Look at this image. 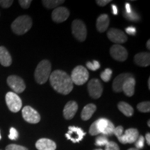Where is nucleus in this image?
I'll list each match as a JSON object with an SVG mask.
<instances>
[{
  "mask_svg": "<svg viewBox=\"0 0 150 150\" xmlns=\"http://www.w3.org/2000/svg\"><path fill=\"white\" fill-rule=\"evenodd\" d=\"M139 136V133L136 129L131 128L125 131V133L120 137L117 138L120 142L122 144L134 143L138 139Z\"/></svg>",
  "mask_w": 150,
  "mask_h": 150,
  "instance_id": "ddd939ff",
  "label": "nucleus"
},
{
  "mask_svg": "<svg viewBox=\"0 0 150 150\" xmlns=\"http://www.w3.org/2000/svg\"><path fill=\"white\" fill-rule=\"evenodd\" d=\"M110 2H111L110 0H97L96 1L97 4L99 5V6H105Z\"/></svg>",
  "mask_w": 150,
  "mask_h": 150,
  "instance_id": "a19ab883",
  "label": "nucleus"
},
{
  "mask_svg": "<svg viewBox=\"0 0 150 150\" xmlns=\"http://www.w3.org/2000/svg\"><path fill=\"white\" fill-rule=\"evenodd\" d=\"M109 142L108 141V137L106 136H104V135H101V136H97L95 139V145L97 146H106V144Z\"/></svg>",
  "mask_w": 150,
  "mask_h": 150,
  "instance_id": "bb28decb",
  "label": "nucleus"
},
{
  "mask_svg": "<svg viewBox=\"0 0 150 150\" xmlns=\"http://www.w3.org/2000/svg\"><path fill=\"white\" fill-rule=\"evenodd\" d=\"M97 106L96 105L93 104H88L84 106V108L82 110L81 114V117L84 121L88 120L91 118L92 116L94 114V112L96 111Z\"/></svg>",
  "mask_w": 150,
  "mask_h": 150,
  "instance_id": "4be33fe9",
  "label": "nucleus"
},
{
  "mask_svg": "<svg viewBox=\"0 0 150 150\" xmlns=\"http://www.w3.org/2000/svg\"><path fill=\"white\" fill-rule=\"evenodd\" d=\"M134 62L140 67H147L150 65V54L147 52H140L134 56Z\"/></svg>",
  "mask_w": 150,
  "mask_h": 150,
  "instance_id": "aec40b11",
  "label": "nucleus"
},
{
  "mask_svg": "<svg viewBox=\"0 0 150 150\" xmlns=\"http://www.w3.org/2000/svg\"><path fill=\"white\" fill-rule=\"evenodd\" d=\"M124 17H125V18H127V20H131V21H133V22H138L140 20L139 16H138L137 13H136L135 12H134V11H132L131 13H129V14L125 13H124Z\"/></svg>",
  "mask_w": 150,
  "mask_h": 150,
  "instance_id": "c756f323",
  "label": "nucleus"
},
{
  "mask_svg": "<svg viewBox=\"0 0 150 150\" xmlns=\"http://www.w3.org/2000/svg\"><path fill=\"white\" fill-rule=\"evenodd\" d=\"M52 71L51 63L48 60H42L38 63L34 73L35 80L38 83L44 84L50 78Z\"/></svg>",
  "mask_w": 150,
  "mask_h": 150,
  "instance_id": "f03ea898",
  "label": "nucleus"
},
{
  "mask_svg": "<svg viewBox=\"0 0 150 150\" xmlns=\"http://www.w3.org/2000/svg\"><path fill=\"white\" fill-rule=\"evenodd\" d=\"M31 2H32V1H31V0H20V1H19L20 5L21 6L22 8L24 9L29 8Z\"/></svg>",
  "mask_w": 150,
  "mask_h": 150,
  "instance_id": "4c0bfd02",
  "label": "nucleus"
},
{
  "mask_svg": "<svg viewBox=\"0 0 150 150\" xmlns=\"http://www.w3.org/2000/svg\"><path fill=\"white\" fill-rule=\"evenodd\" d=\"M78 110V104L74 101H70L65 104L63 108V116L66 120H71L74 117Z\"/></svg>",
  "mask_w": 150,
  "mask_h": 150,
  "instance_id": "dca6fc26",
  "label": "nucleus"
},
{
  "mask_svg": "<svg viewBox=\"0 0 150 150\" xmlns=\"http://www.w3.org/2000/svg\"><path fill=\"white\" fill-rule=\"evenodd\" d=\"M50 81L52 87L62 95H68L74 87L70 75L62 70L54 71L50 76Z\"/></svg>",
  "mask_w": 150,
  "mask_h": 150,
  "instance_id": "f257e3e1",
  "label": "nucleus"
},
{
  "mask_svg": "<svg viewBox=\"0 0 150 150\" xmlns=\"http://www.w3.org/2000/svg\"><path fill=\"white\" fill-rule=\"evenodd\" d=\"M95 150H102V149H95Z\"/></svg>",
  "mask_w": 150,
  "mask_h": 150,
  "instance_id": "8fccbe9b",
  "label": "nucleus"
},
{
  "mask_svg": "<svg viewBox=\"0 0 150 150\" xmlns=\"http://www.w3.org/2000/svg\"><path fill=\"white\" fill-rule=\"evenodd\" d=\"M144 143H145V138L142 136H138V139L135 142V145H136V149H140L144 147Z\"/></svg>",
  "mask_w": 150,
  "mask_h": 150,
  "instance_id": "2f4dec72",
  "label": "nucleus"
},
{
  "mask_svg": "<svg viewBox=\"0 0 150 150\" xmlns=\"http://www.w3.org/2000/svg\"><path fill=\"white\" fill-rule=\"evenodd\" d=\"M136 79L133 76L128 77L125 81L122 86V92L128 97H131L134 95Z\"/></svg>",
  "mask_w": 150,
  "mask_h": 150,
  "instance_id": "a211bd4d",
  "label": "nucleus"
},
{
  "mask_svg": "<svg viewBox=\"0 0 150 150\" xmlns=\"http://www.w3.org/2000/svg\"><path fill=\"white\" fill-rule=\"evenodd\" d=\"M114 129H115V126H114L113 123L110 121L107 127H106L104 132H103L102 135H104V136H112V135L113 134Z\"/></svg>",
  "mask_w": 150,
  "mask_h": 150,
  "instance_id": "c85d7f7f",
  "label": "nucleus"
},
{
  "mask_svg": "<svg viewBox=\"0 0 150 150\" xmlns=\"http://www.w3.org/2000/svg\"><path fill=\"white\" fill-rule=\"evenodd\" d=\"M148 127H150V120L148 121Z\"/></svg>",
  "mask_w": 150,
  "mask_h": 150,
  "instance_id": "09e8293b",
  "label": "nucleus"
},
{
  "mask_svg": "<svg viewBox=\"0 0 150 150\" xmlns=\"http://www.w3.org/2000/svg\"><path fill=\"white\" fill-rule=\"evenodd\" d=\"M13 3L12 0H0V6L4 8H9Z\"/></svg>",
  "mask_w": 150,
  "mask_h": 150,
  "instance_id": "e433bc0d",
  "label": "nucleus"
},
{
  "mask_svg": "<svg viewBox=\"0 0 150 150\" xmlns=\"http://www.w3.org/2000/svg\"><path fill=\"white\" fill-rule=\"evenodd\" d=\"M72 34L79 42L85 41L87 37V29L85 24L81 20H75L72 24Z\"/></svg>",
  "mask_w": 150,
  "mask_h": 150,
  "instance_id": "423d86ee",
  "label": "nucleus"
},
{
  "mask_svg": "<svg viewBox=\"0 0 150 150\" xmlns=\"http://www.w3.org/2000/svg\"><path fill=\"white\" fill-rule=\"evenodd\" d=\"M109 18L108 15L102 14L97 19L96 28L97 31L100 33H103L108 29L109 26Z\"/></svg>",
  "mask_w": 150,
  "mask_h": 150,
  "instance_id": "6ab92c4d",
  "label": "nucleus"
},
{
  "mask_svg": "<svg viewBox=\"0 0 150 150\" xmlns=\"http://www.w3.org/2000/svg\"><path fill=\"white\" fill-rule=\"evenodd\" d=\"M112 71L111 69L110 68L105 69L104 72L101 73V75H100L101 79H102V81H104V82L109 81L110 78H111L112 76Z\"/></svg>",
  "mask_w": 150,
  "mask_h": 150,
  "instance_id": "cd10ccee",
  "label": "nucleus"
},
{
  "mask_svg": "<svg viewBox=\"0 0 150 150\" xmlns=\"http://www.w3.org/2000/svg\"><path fill=\"white\" fill-rule=\"evenodd\" d=\"M12 63V58L8 50L3 46L0 47V64L4 67L10 66Z\"/></svg>",
  "mask_w": 150,
  "mask_h": 150,
  "instance_id": "412c9836",
  "label": "nucleus"
},
{
  "mask_svg": "<svg viewBox=\"0 0 150 150\" xmlns=\"http://www.w3.org/2000/svg\"><path fill=\"white\" fill-rule=\"evenodd\" d=\"M125 11H126V13L127 14L131 13L133 11L132 9H131V5L129 3H126V4H125Z\"/></svg>",
  "mask_w": 150,
  "mask_h": 150,
  "instance_id": "79ce46f5",
  "label": "nucleus"
},
{
  "mask_svg": "<svg viewBox=\"0 0 150 150\" xmlns=\"http://www.w3.org/2000/svg\"><path fill=\"white\" fill-rule=\"evenodd\" d=\"M18 136L19 134H18V131H17L14 127H11L10 129V134H9V136H8L9 139L12 140H16L18 139Z\"/></svg>",
  "mask_w": 150,
  "mask_h": 150,
  "instance_id": "c9c22d12",
  "label": "nucleus"
},
{
  "mask_svg": "<svg viewBox=\"0 0 150 150\" xmlns=\"http://www.w3.org/2000/svg\"><path fill=\"white\" fill-rule=\"evenodd\" d=\"M137 108L142 112H149L150 111V102H140L137 105Z\"/></svg>",
  "mask_w": 150,
  "mask_h": 150,
  "instance_id": "a878e982",
  "label": "nucleus"
},
{
  "mask_svg": "<svg viewBox=\"0 0 150 150\" xmlns=\"http://www.w3.org/2000/svg\"><path fill=\"white\" fill-rule=\"evenodd\" d=\"M1 139V134H0V140Z\"/></svg>",
  "mask_w": 150,
  "mask_h": 150,
  "instance_id": "3c124183",
  "label": "nucleus"
},
{
  "mask_svg": "<svg viewBox=\"0 0 150 150\" xmlns=\"http://www.w3.org/2000/svg\"><path fill=\"white\" fill-rule=\"evenodd\" d=\"M89 134L91 135V136H97V135L99 134V132L97 129V125H96V121L94 122L92 124V125L90 127L89 129Z\"/></svg>",
  "mask_w": 150,
  "mask_h": 150,
  "instance_id": "f704fd0d",
  "label": "nucleus"
},
{
  "mask_svg": "<svg viewBox=\"0 0 150 150\" xmlns=\"http://www.w3.org/2000/svg\"><path fill=\"white\" fill-rule=\"evenodd\" d=\"M6 150H28V149L23 146L16 145V144H11V145L6 146Z\"/></svg>",
  "mask_w": 150,
  "mask_h": 150,
  "instance_id": "72a5a7b5",
  "label": "nucleus"
},
{
  "mask_svg": "<svg viewBox=\"0 0 150 150\" xmlns=\"http://www.w3.org/2000/svg\"><path fill=\"white\" fill-rule=\"evenodd\" d=\"M7 84L15 93H22L26 88L24 80L17 75H11L7 78Z\"/></svg>",
  "mask_w": 150,
  "mask_h": 150,
  "instance_id": "0eeeda50",
  "label": "nucleus"
},
{
  "mask_svg": "<svg viewBox=\"0 0 150 150\" xmlns=\"http://www.w3.org/2000/svg\"><path fill=\"white\" fill-rule=\"evenodd\" d=\"M105 150H120V147L116 142L109 141L106 145Z\"/></svg>",
  "mask_w": 150,
  "mask_h": 150,
  "instance_id": "473e14b6",
  "label": "nucleus"
},
{
  "mask_svg": "<svg viewBox=\"0 0 150 150\" xmlns=\"http://www.w3.org/2000/svg\"><path fill=\"white\" fill-rule=\"evenodd\" d=\"M127 33H128L129 35H135L136 34V29L134 27H128L126 28L125 29Z\"/></svg>",
  "mask_w": 150,
  "mask_h": 150,
  "instance_id": "ea45409f",
  "label": "nucleus"
},
{
  "mask_svg": "<svg viewBox=\"0 0 150 150\" xmlns=\"http://www.w3.org/2000/svg\"><path fill=\"white\" fill-rule=\"evenodd\" d=\"M6 103L8 109L13 112H18L22 108V99L18 96V94L13 92H8L6 95Z\"/></svg>",
  "mask_w": 150,
  "mask_h": 150,
  "instance_id": "39448f33",
  "label": "nucleus"
},
{
  "mask_svg": "<svg viewBox=\"0 0 150 150\" xmlns=\"http://www.w3.org/2000/svg\"><path fill=\"white\" fill-rule=\"evenodd\" d=\"M35 147L38 150H56V145L53 140L41 138L35 142Z\"/></svg>",
  "mask_w": 150,
  "mask_h": 150,
  "instance_id": "f3484780",
  "label": "nucleus"
},
{
  "mask_svg": "<svg viewBox=\"0 0 150 150\" xmlns=\"http://www.w3.org/2000/svg\"><path fill=\"white\" fill-rule=\"evenodd\" d=\"M110 56L113 59L117 61H125L128 57L127 50L120 45H114L110 47Z\"/></svg>",
  "mask_w": 150,
  "mask_h": 150,
  "instance_id": "9b49d317",
  "label": "nucleus"
},
{
  "mask_svg": "<svg viewBox=\"0 0 150 150\" xmlns=\"http://www.w3.org/2000/svg\"><path fill=\"white\" fill-rule=\"evenodd\" d=\"M70 77L73 83L76 86H81L88 80L89 72L85 67L78 65L72 70Z\"/></svg>",
  "mask_w": 150,
  "mask_h": 150,
  "instance_id": "20e7f679",
  "label": "nucleus"
},
{
  "mask_svg": "<svg viewBox=\"0 0 150 150\" xmlns=\"http://www.w3.org/2000/svg\"><path fill=\"white\" fill-rule=\"evenodd\" d=\"M88 91L91 97L97 99L102 96L103 87L101 82L97 79H93L88 83Z\"/></svg>",
  "mask_w": 150,
  "mask_h": 150,
  "instance_id": "1a4fd4ad",
  "label": "nucleus"
},
{
  "mask_svg": "<svg viewBox=\"0 0 150 150\" xmlns=\"http://www.w3.org/2000/svg\"><path fill=\"white\" fill-rule=\"evenodd\" d=\"M117 108L120 110V111H121L127 117H131L134 114V108L127 102H119L117 104Z\"/></svg>",
  "mask_w": 150,
  "mask_h": 150,
  "instance_id": "5701e85b",
  "label": "nucleus"
},
{
  "mask_svg": "<svg viewBox=\"0 0 150 150\" xmlns=\"http://www.w3.org/2000/svg\"><path fill=\"white\" fill-rule=\"evenodd\" d=\"M145 139H146V140H147V145H150V134H149V133H147V134H146Z\"/></svg>",
  "mask_w": 150,
  "mask_h": 150,
  "instance_id": "c03bdc74",
  "label": "nucleus"
},
{
  "mask_svg": "<svg viewBox=\"0 0 150 150\" xmlns=\"http://www.w3.org/2000/svg\"><path fill=\"white\" fill-rule=\"evenodd\" d=\"M110 120L106 118H100L96 120V125L99 134H103L105 129L107 127Z\"/></svg>",
  "mask_w": 150,
  "mask_h": 150,
  "instance_id": "393cba45",
  "label": "nucleus"
},
{
  "mask_svg": "<svg viewBox=\"0 0 150 150\" xmlns=\"http://www.w3.org/2000/svg\"><path fill=\"white\" fill-rule=\"evenodd\" d=\"M107 37L111 42L115 43V45L125 43L127 40V36L122 31L114 28H111L108 30Z\"/></svg>",
  "mask_w": 150,
  "mask_h": 150,
  "instance_id": "f8f14e48",
  "label": "nucleus"
},
{
  "mask_svg": "<svg viewBox=\"0 0 150 150\" xmlns=\"http://www.w3.org/2000/svg\"><path fill=\"white\" fill-rule=\"evenodd\" d=\"M32 27V20L29 16H21L17 18L11 24L13 32L17 35L27 33Z\"/></svg>",
  "mask_w": 150,
  "mask_h": 150,
  "instance_id": "7ed1b4c3",
  "label": "nucleus"
},
{
  "mask_svg": "<svg viewBox=\"0 0 150 150\" xmlns=\"http://www.w3.org/2000/svg\"><path fill=\"white\" fill-rule=\"evenodd\" d=\"M112 7V13L114 15H117L118 13V10H117V7L116 6L115 4H112L111 6Z\"/></svg>",
  "mask_w": 150,
  "mask_h": 150,
  "instance_id": "37998d69",
  "label": "nucleus"
},
{
  "mask_svg": "<svg viewBox=\"0 0 150 150\" xmlns=\"http://www.w3.org/2000/svg\"><path fill=\"white\" fill-rule=\"evenodd\" d=\"M86 66H87V67L89 70H91L92 71H96L100 67V64H99L98 61L94 60L93 62H87Z\"/></svg>",
  "mask_w": 150,
  "mask_h": 150,
  "instance_id": "7c9ffc66",
  "label": "nucleus"
},
{
  "mask_svg": "<svg viewBox=\"0 0 150 150\" xmlns=\"http://www.w3.org/2000/svg\"><path fill=\"white\" fill-rule=\"evenodd\" d=\"M132 76L130 73H122L116 77L112 82V90L115 93H121L122 92V86L125 81L129 76Z\"/></svg>",
  "mask_w": 150,
  "mask_h": 150,
  "instance_id": "2eb2a0df",
  "label": "nucleus"
},
{
  "mask_svg": "<svg viewBox=\"0 0 150 150\" xmlns=\"http://www.w3.org/2000/svg\"><path fill=\"white\" fill-rule=\"evenodd\" d=\"M149 43H150V40H148L147 42V47L148 50H150V45H149Z\"/></svg>",
  "mask_w": 150,
  "mask_h": 150,
  "instance_id": "a18cd8bd",
  "label": "nucleus"
},
{
  "mask_svg": "<svg viewBox=\"0 0 150 150\" xmlns=\"http://www.w3.org/2000/svg\"><path fill=\"white\" fill-rule=\"evenodd\" d=\"M124 133V128L122 126H118L117 127H115L114 129L113 134H115V136L118 138L119 137H120Z\"/></svg>",
  "mask_w": 150,
  "mask_h": 150,
  "instance_id": "58836bf2",
  "label": "nucleus"
},
{
  "mask_svg": "<svg viewBox=\"0 0 150 150\" xmlns=\"http://www.w3.org/2000/svg\"><path fill=\"white\" fill-rule=\"evenodd\" d=\"M128 150H139V149H136V148H131V149H129Z\"/></svg>",
  "mask_w": 150,
  "mask_h": 150,
  "instance_id": "de8ad7c7",
  "label": "nucleus"
},
{
  "mask_svg": "<svg viewBox=\"0 0 150 150\" xmlns=\"http://www.w3.org/2000/svg\"><path fill=\"white\" fill-rule=\"evenodd\" d=\"M65 2L63 0H43L42 1L43 6L48 9L54 8L59 7V5Z\"/></svg>",
  "mask_w": 150,
  "mask_h": 150,
  "instance_id": "b1692460",
  "label": "nucleus"
},
{
  "mask_svg": "<svg viewBox=\"0 0 150 150\" xmlns=\"http://www.w3.org/2000/svg\"><path fill=\"white\" fill-rule=\"evenodd\" d=\"M22 114L24 120L30 124H37L40 121V115L38 112L29 106H26L22 108Z\"/></svg>",
  "mask_w": 150,
  "mask_h": 150,
  "instance_id": "6e6552de",
  "label": "nucleus"
},
{
  "mask_svg": "<svg viewBox=\"0 0 150 150\" xmlns=\"http://www.w3.org/2000/svg\"><path fill=\"white\" fill-rule=\"evenodd\" d=\"M148 88L150 89V79L148 80Z\"/></svg>",
  "mask_w": 150,
  "mask_h": 150,
  "instance_id": "49530a36",
  "label": "nucleus"
},
{
  "mask_svg": "<svg viewBox=\"0 0 150 150\" xmlns=\"http://www.w3.org/2000/svg\"><path fill=\"white\" fill-rule=\"evenodd\" d=\"M70 16V11L65 7H57L52 13V18L56 23H61L67 20Z\"/></svg>",
  "mask_w": 150,
  "mask_h": 150,
  "instance_id": "4468645a",
  "label": "nucleus"
},
{
  "mask_svg": "<svg viewBox=\"0 0 150 150\" xmlns=\"http://www.w3.org/2000/svg\"><path fill=\"white\" fill-rule=\"evenodd\" d=\"M86 133L83 129L79 127L70 126L68 127V131L65 134V136L68 140H70L74 143L79 142L83 140V137L86 136Z\"/></svg>",
  "mask_w": 150,
  "mask_h": 150,
  "instance_id": "9d476101",
  "label": "nucleus"
}]
</instances>
